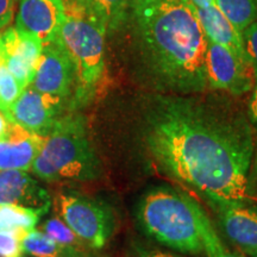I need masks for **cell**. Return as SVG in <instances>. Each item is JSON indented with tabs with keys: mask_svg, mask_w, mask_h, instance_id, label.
Returning <instances> with one entry per match:
<instances>
[{
	"mask_svg": "<svg viewBox=\"0 0 257 257\" xmlns=\"http://www.w3.org/2000/svg\"><path fill=\"white\" fill-rule=\"evenodd\" d=\"M64 22L59 40L75 67V88L68 111L86 107L98 95L105 78L106 29L72 0H63Z\"/></svg>",
	"mask_w": 257,
	"mask_h": 257,
	"instance_id": "obj_4",
	"label": "cell"
},
{
	"mask_svg": "<svg viewBox=\"0 0 257 257\" xmlns=\"http://www.w3.org/2000/svg\"><path fill=\"white\" fill-rule=\"evenodd\" d=\"M22 89L17 80L12 73L10 72L3 50L2 37H0V111L5 115L6 119L12 121L11 119V108L18 96L21 95Z\"/></svg>",
	"mask_w": 257,
	"mask_h": 257,
	"instance_id": "obj_21",
	"label": "cell"
},
{
	"mask_svg": "<svg viewBox=\"0 0 257 257\" xmlns=\"http://www.w3.org/2000/svg\"><path fill=\"white\" fill-rule=\"evenodd\" d=\"M0 257H24L21 237L8 231H0Z\"/></svg>",
	"mask_w": 257,
	"mask_h": 257,
	"instance_id": "obj_24",
	"label": "cell"
},
{
	"mask_svg": "<svg viewBox=\"0 0 257 257\" xmlns=\"http://www.w3.org/2000/svg\"><path fill=\"white\" fill-rule=\"evenodd\" d=\"M89 17L99 22L106 31L119 28L125 18L128 0H72Z\"/></svg>",
	"mask_w": 257,
	"mask_h": 257,
	"instance_id": "obj_16",
	"label": "cell"
},
{
	"mask_svg": "<svg viewBox=\"0 0 257 257\" xmlns=\"http://www.w3.org/2000/svg\"><path fill=\"white\" fill-rule=\"evenodd\" d=\"M68 112V104L43 94L28 86L11 108V119L30 133L47 137L61 115Z\"/></svg>",
	"mask_w": 257,
	"mask_h": 257,
	"instance_id": "obj_10",
	"label": "cell"
},
{
	"mask_svg": "<svg viewBox=\"0 0 257 257\" xmlns=\"http://www.w3.org/2000/svg\"><path fill=\"white\" fill-rule=\"evenodd\" d=\"M253 88L255 89H253L252 94L250 96V100L248 104V112L251 123L257 126V85Z\"/></svg>",
	"mask_w": 257,
	"mask_h": 257,
	"instance_id": "obj_26",
	"label": "cell"
},
{
	"mask_svg": "<svg viewBox=\"0 0 257 257\" xmlns=\"http://www.w3.org/2000/svg\"><path fill=\"white\" fill-rule=\"evenodd\" d=\"M61 219L91 248L101 249L114 231L110 207L79 193H62L57 198Z\"/></svg>",
	"mask_w": 257,
	"mask_h": 257,
	"instance_id": "obj_6",
	"label": "cell"
},
{
	"mask_svg": "<svg viewBox=\"0 0 257 257\" xmlns=\"http://www.w3.org/2000/svg\"><path fill=\"white\" fill-rule=\"evenodd\" d=\"M42 214L32 208L14 204H0V231L16 233L23 238L35 229Z\"/></svg>",
	"mask_w": 257,
	"mask_h": 257,
	"instance_id": "obj_17",
	"label": "cell"
},
{
	"mask_svg": "<svg viewBox=\"0 0 257 257\" xmlns=\"http://www.w3.org/2000/svg\"><path fill=\"white\" fill-rule=\"evenodd\" d=\"M31 257H32V256H31Z\"/></svg>",
	"mask_w": 257,
	"mask_h": 257,
	"instance_id": "obj_31",
	"label": "cell"
},
{
	"mask_svg": "<svg viewBox=\"0 0 257 257\" xmlns=\"http://www.w3.org/2000/svg\"><path fill=\"white\" fill-rule=\"evenodd\" d=\"M214 3L240 35L257 21V0H214Z\"/></svg>",
	"mask_w": 257,
	"mask_h": 257,
	"instance_id": "obj_20",
	"label": "cell"
},
{
	"mask_svg": "<svg viewBox=\"0 0 257 257\" xmlns=\"http://www.w3.org/2000/svg\"><path fill=\"white\" fill-rule=\"evenodd\" d=\"M195 213L204 251L207 257H246L240 250H231L229 246L220 239L219 234L212 225L210 218L202 207L194 201Z\"/></svg>",
	"mask_w": 257,
	"mask_h": 257,
	"instance_id": "obj_18",
	"label": "cell"
},
{
	"mask_svg": "<svg viewBox=\"0 0 257 257\" xmlns=\"http://www.w3.org/2000/svg\"><path fill=\"white\" fill-rule=\"evenodd\" d=\"M195 10L207 41L226 47L237 55L248 59L244 50L242 35L224 17L216 5L205 9L195 8Z\"/></svg>",
	"mask_w": 257,
	"mask_h": 257,
	"instance_id": "obj_15",
	"label": "cell"
},
{
	"mask_svg": "<svg viewBox=\"0 0 257 257\" xmlns=\"http://www.w3.org/2000/svg\"><path fill=\"white\" fill-rule=\"evenodd\" d=\"M42 231L51 239L66 248L79 250L81 243H83L61 218L54 217L46 220V223L42 225Z\"/></svg>",
	"mask_w": 257,
	"mask_h": 257,
	"instance_id": "obj_22",
	"label": "cell"
},
{
	"mask_svg": "<svg viewBox=\"0 0 257 257\" xmlns=\"http://www.w3.org/2000/svg\"><path fill=\"white\" fill-rule=\"evenodd\" d=\"M24 253L32 257H70L79 250L66 248L48 237L43 231L32 229L22 238Z\"/></svg>",
	"mask_w": 257,
	"mask_h": 257,
	"instance_id": "obj_19",
	"label": "cell"
},
{
	"mask_svg": "<svg viewBox=\"0 0 257 257\" xmlns=\"http://www.w3.org/2000/svg\"><path fill=\"white\" fill-rule=\"evenodd\" d=\"M143 136L157 167L207 201L248 199L255 146L242 113L191 96L157 95Z\"/></svg>",
	"mask_w": 257,
	"mask_h": 257,
	"instance_id": "obj_1",
	"label": "cell"
},
{
	"mask_svg": "<svg viewBox=\"0 0 257 257\" xmlns=\"http://www.w3.org/2000/svg\"><path fill=\"white\" fill-rule=\"evenodd\" d=\"M70 257H86V256L80 255V252H79V253H75V255H73V256H70Z\"/></svg>",
	"mask_w": 257,
	"mask_h": 257,
	"instance_id": "obj_30",
	"label": "cell"
},
{
	"mask_svg": "<svg viewBox=\"0 0 257 257\" xmlns=\"http://www.w3.org/2000/svg\"><path fill=\"white\" fill-rule=\"evenodd\" d=\"M207 86L232 95H243L255 87V75L246 57L237 55L226 47L207 41Z\"/></svg>",
	"mask_w": 257,
	"mask_h": 257,
	"instance_id": "obj_7",
	"label": "cell"
},
{
	"mask_svg": "<svg viewBox=\"0 0 257 257\" xmlns=\"http://www.w3.org/2000/svg\"><path fill=\"white\" fill-rule=\"evenodd\" d=\"M140 54L156 86L176 94L208 88L207 38L191 0H133Z\"/></svg>",
	"mask_w": 257,
	"mask_h": 257,
	"instance_id": "obj_2",
	"label": "cell"
},
{
	"mask_svg": "<svg viewBox=\"0 0 257 257\" xmlns=\"http://www.w3.org/2000/svg\"><path fill=\"white\" fill-rule=\"evenodd\" d=\"M75 80V67L59 38L43 44L40 63L31 83L32 87L43 94L61 99L69 106Z\"/></svg>",
	"mask_w": 257,
	"mask_h": 257,
	"instance_id": "obj_8",
	"label": "cell"
},
{
	"mask_svg": "<svg viewBox=\"0 0 257 257\" xmlns=\"http://www.w3.org/2000/svg\"><path fill=\"white\" fill-rule=\"evenodd\" d=\"M0 204H14L36 210L43 216L50 210L46 188L24 170H0Z\"/></svg>",
	"mask_w": 257,
	"mask_h": 257,
	"instance_id": "obj_13",
	"label": "cell"
},
{
	"mask_svg": "<svg viewBox=\"0 0 257 257\" xmlns=\"http://www.w3.org/2000/svg\"><path fill=\"white\" fill-rule=\"evenodd\" d=\"M242 40L244 50H245L249 62L252 67L253 75H255V82L257 85V21L253 22L252 24H250L243 31Z\"/></svg>",
	"mask_w": 257,
	"mask_h": 257,
	"instance_id": "obj_23",
	"label": "cell"
},
{
	"mask_svg": "<svg viewBox=\"0 0 257 257\" xmlns=\"http://www.w3.org/2000/svg\"><path fill=\"white\" fill-rule=\"evenodd\" d=\"M46 137L30 133L21 125L9 121L0 140V170L31 169L32 162L43 148Z\"/></svg>",
	"mask_w": 257,
	"mask_h": 257,
	"instance_id": "obj_14",
	"label": "cell"
},
{
	"mask_svg": "<svg viewBox=\"0 0 257 257\" xmlns=\"http://www.w3.org/2000/svg\"><path fill=\"white\" fill-rule=\"evenodd\" d=\"M137 257H180L176 255H172L168 252H162V251H156V250H141L138 251Z\"/></svg>",
	"mask_w": 257,
	"mask_h": 257,
	"instance_id": "obj_27",
	"label": "cell"
},
{
	"mask_svg": "<svg viewBox=\"0 0 257 257\" xmlns=\"http://www.w3.org/2000/svg\"><path fill=\"white\" fill-rule=\"evenodd\" d=\"M8 124L9 120L6 119V117L3 114V112L0 111V140L4 137V135L6 133V128H8Z\"/></svg>",
	"mask_w": 257,
	"mask_h": 257,
	"instance_id": "obj_29",
	"label": "cell"
},
{
	"mask_svg": "<svg viewBox=\"0 0 257 257\" xmlns=\"http://www.w3.org/2000/svg\"><path fill=\"white\" fill-rule=\"evenodd\" d=\"M18 0H0V30L11 23Z\"/></svg>",
	"mask_w": 257,
	"mask_h": 257,
	"instance_id": "obj_25",
	"label": "cell"
},
{
	"mask_svg": "<svg viewBox=\"0 0 257 257\" xmlns=\"http://www.w3.org/2000/svg\"><path fill=\"white\" fill-rule=\"evenodd\" d=\"M3 50L10 72L15 76L22 89L34 81L43 50V43L36 35L10 27L0 32Z\"/></svg>",
	"mask_w": 257,
	"mask_h": 257,
	"instance_id": "obj_11",
	"label": "cell"
},
{
	"mask_svg": "<svg viewBox=\"0 0 257 257\" xmlns=\"http://www.w3.org/2000/svg\"><path fill=\"white\" fill-rule=\"evenodd\" d=\"M208 204L216 211L225 236L245 255L257 257V204L249 198Z\"/></svg>",
	"mask_w": 257,
	"mask_h": 257,
	"instance_id": "obj_9",
	"label": "cell"
},
{
	"mask_svg": "<svg viewBox=\"0 0 257 257\" xmlns=\"http://www.w3.org/2000/svg\"><path fill=\"white\" fill-rule=\"evenodd\" d=\"M31 172L44 181H91L100 176V161L79 111H68L57 119L32 162Z\"/></svg>",
	"mask_w": 257,
	"mask_h": 257,
	"instance_id": "obj_3",
	"label": "cell"
},
{
	"mask_svg": "<svg viewBox=\"0 0 257 257\" xmlns=\"http://www.w3.org/2000/svg\"><path fill=\"white\" fill-rule=\"evenodd\" d=\"M191 2L197 9H205L208 8V6L216 5L214 0H191Z\"/></svg>",
	"mask_w": 257,
	"mask_h": 257,
	"instance_id": "obj_28",
	"label": "cell"
},
{
	"mask_svg": "<svg viewBox=\"0 0 257 257\" xmlns=\"http://www.w3.org/2000/svg\"><path fill=\"white\" fill-rule=\"evenodd\" d=\"M194 201L169 187L148 191L137 205V220L157 243L176 251L199 255L204 251Z\"/></svg>",
	"mask_w": 257,
	"mask_h": 257,
	"instance_id": "obj_5",
	"label": "cell"
},
{
	"mask_svg": "<svg viewBox=\"0 0 257 257\" xmlns=\"http://www.w3.org/2000/svg\"><path fill=\"white\" fill-rule=\"evenodd\" d=\"M64 17L63 0H21L16 28L36 35L47 44L59 38Z\"/></svg>",
	"mask_w": 257,
	"mask_h": 257,
	"instance_id": "obj_12",
	"label": "cell"
}]
</instances>
